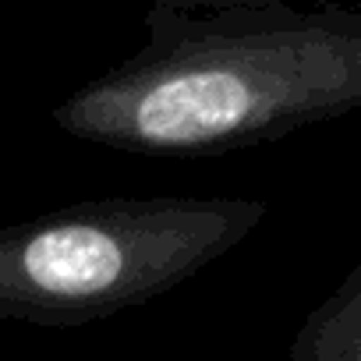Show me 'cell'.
<instances>
[{
	"label": "cell",
	"mask_w": 361,
	"mask_h": 361,
	"mask_svg": "<svg viewBox=\"0 0 361 361\" xmlns=\"http://www.w3.org/2000/svg\"><path fill=\"white\" fill-rule=\"evenodd\" d=\"M145 29L135 57L54 110L64 135L138 156H216L361 106L357 11L163 0Z\"/></svg>",
	"instance_id": "6da1fadb"
},
{
	"label": "cell",
	"mask_w": 361,
	"mask_h": 361,
	"mask_svg": "<svg viewBox=\"0 0 361 361\" xmlns=\"http://www.w3.org/2000/svg\"><path fill=\"white\" fill-rule=\"evenodd\" d=\"M262 199H96L0 227V319L82 326L159 298L238 248Z\"/></svg>",
	"instance_id": "7a4b0ae2"
},
{
	"label": "cell",
	"mask_w": 361,
	"mask_h": 361,
	"mask_svg": "<svg viewBox=\"0 0 361 361\" xmlns=\"http://www.w3.org/2000/svg\"><path fill=\"white\" fill-rule=\"evenodd\" d=\"M290 361H361V266L305 315L290 340Z\"/></svg>",
	"instance_id": "3957f363"
}]
</instances>
